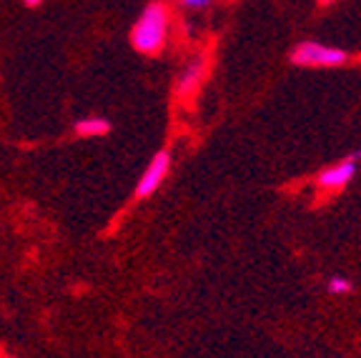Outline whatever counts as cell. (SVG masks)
Masks as SVG:
<instances>
[{
    "label": "cell",
    "instance_id": "8992f818",
    "mask_svg": "<svg viewBox=\"0 0 361 358\" xmlns=\"http://www.w3.org/2000/svg\"><path fill=\"white\" fill-rule=\"evenodd\" d=\"M111 130V123L106 118L90 116V118H80L75 123V133L83 135V138H98V135H106Z\"/></svg>",
    "mask_w": 361,
    "mask_h": 358
},
{
    "label": "cell",
    "instance_id": "7a4b0ae2",
    "mask_svg": "<svg viewBox=\"0 0 361 358\" xmlns=\"http://www.w3.org/2000/svg\"><path fill=\"white\" fill-rule=\"evenodd\" d=\"M346 53L338 51V48H331V45H324V43H301L296 51L291 53V61L296 66H304V68H336L341 63H346Z\"/></svg>",
    "mask_w": 361,
    "mask_h": 358
},
{
    "label": "cell",
    "instance_id": "52a82bcc",
    "mask_svg": "<svg viewBox=\"0 0 361 358\" xmlns=\"http://www.w3.org/2000/svg\"><path fill=\"white\" fill-rule=\"evenodd\" d=\"M329 291H331V293H349L351 283L346 278H338V276H336V278L329 280Z\"/></svg>",
    "mask_w": 361,
    "mask_h": 358
},
{
    "label": "cell",
    "instance_id": "6da1fadb",
    "mask_svg": "<svg viewBox=\"0 0 361 358\" xmlns=\"http://www.w3.org/2000/svg\"><path fill=\"white\" fill-rule=\"evenodd\" d=\"M171 28V11L166 3L153 0L143 8V13L135 20L133 30H130V43L138 53L143 56H158L166 48Z\"/></svg>",
    "mask_w": 361,
    "mask_h": 358
},
{
    "label": "cell",
    "instance_id": "9c48e42d",
    "mask_svg": "<svg viewBox=\"0 0 361 358\" xmlns=\"http://www.w3.org/2000/svg\"><path fill=\"white\" fill-rule=\"evenodd\" d=\"M23 3H25V6H28V8H35V6H40L43 0H23Z\"/></svg>",
    "mask_w": 361,
    "mask_h": 358
},
{
    "label": "cell",
    "instance_id": "277c9868",
    "mask_svg": "<svg viewBox=\"0 0 361 358\" xmlns=\"http://www.w3.org/2000/svg\"><path fill=\"white\" fill-rule=\"evenodd\" d=\"M203 75H206V61H203V58H196V61L188 63V66L180 70L178 80H176V95H178V98L193 95L198 85L203 83Z\"/></svg>",
    "mask_w": 361,
    "mask_h": 358
},
{
    "label": "cell",
    "instance_id": "ba28073f",
    "mask_svg": "<svg viewBox=\"0 0 361 358\" xmlns=\"http://www.w3.org/2000/svg\"><path fill=\"white\" fill-rule=\"evenodd\" d=\"M180 6L183 8H191V11H198V8H206V6H211L214 0H178Z\"/></svg>",
    "mask_w": 361,
    "mask_h": 358
},
{
    "label": "cell",
    "instance_id": "3957f363",
    "mask_svg": "<svg viewBox=\"0 0 361 358\" xmlns=\"http://www.w3.org/2000/svg\"><path fill=\"white\" fill-rule=\"evenodd\" d=\"M171 171V156L169 151H161L153 156V161L148 163V168L143 171L141 180H138V185H135V198H148L156 193V188L166 180V175H169Z\"/></svg>",
    "mask_w": 361,
    "mask_h": 358
},
{
    "label": "cell",
    "instance_id": "30bf717a",
    "mask_svg": "<svg viewBox=\"0 0 361 358\" xmlns=\"http://www.w3.org/2000/svg\"><path fill=\"white\" fill-rule=\"evenodd\" d=\"M319 3H322V6H329V3H334V0H319Z\"/></svg>",
    "mask_w": 361,
    "mask_h": 358
},
{
    "label": "cell",
    "instance_id": "8fae6325",
    "mask_svg": "<svg viewBox=\"0 0 361 358\" xmlns=\"http://www.w3.org/2000/svg\"><path fill=\"white\" fill-rule=\"evenodd\" d=\"M0 358H11V356H0Z\"/></svg>",
    "mask_w": 361,
    "mask_h": 358
},
{
    "label": "cell",
    "instance_id": "5b68a950",
    "mask_svg": "<svg viewBox=\"0 0 361 358\" xmlns=\"http://www.w3.org/2000/svg\"><path fill=\"white\" fill-rule=\"evenodd\" d=\"M354 173H356V158L351 156V158H346V161L336 163V166L324 171V173L319 175V185L329 190H338L354 178Z\"/></svg>",
    "mask_w": 361,
    "mask_h": 358
}]
</instances>
